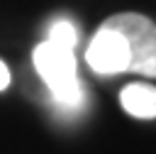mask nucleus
I'll return each mask as SVG.
<instances>
[{"mask_svg":"<svg viewBox=\"0 0 156 154\" xmlns=\"http://www.w3.org/2000/svg\"><path fill=\"white\" fill-rule=\"evenodd\" d=\"M127 44V71L156 78V22L139 12H119L102 22Z\"/></svg>","mask_w":156,"mask_h":154,"instance_id":"2","label":"nucleus"},{"mask_svg":"<svg viewBox=\"0 0 156 154\" xmlns=\"http://www.w3.org/2000/svg\"><path fill=\"white\" fill-rule=\"evenodd\" d=\"M10 86V68L5 66V61H0V90H5Z\"/></svg>","mask_w":156,"mask_h":154,"instance_id":"6","label":"nucleus"},{"mask_svg":"<svg viewBox=\"0 0 156 154\" xmlns=\"http://www.w3.org/2000/svg\"><path fill=\"white\" fill-rule=\"evenodd\" d=\"M85 59L95 73L110 76V73L127 71V44L115 29H107L100 24V29L95 32V37L88 44Z\"/></svg>","mask_w":156,"mask_h":154,"instance_id":"3","label":"nucleus"},{"mask_svg":"<svg viewBox=\"0 0 156 154\" xmlns=\"http://www.w3.org/2000/svg\"><path fill=\"white\" fill-rule=\"evenodd\" d=\"M119 103L134 117H141V120L156 117V88L154 86L132 83L119 93Z\"/></svg>","mask_w":156,"mask_h":154,"instance_id":"4","label":"nucleus"},{"mask_svg":"<svg viewBox=\"0 0 156 154\" xmlns=\"http://www.w3.org/2000/svg\"><path fill=\"white\" fill-rule=\"evenodd\" d=\"M34 66L44 83L49 86L54 100L61 108H80L83 103V90L76 76V59L73 49L56 46L51 42H41L34 49Z\"/></svg>","mask_w":156,"mask_h":154,"instance_id":"1","label":"nucleus"},{"mask_svg":"<svg viewBox=\"0 0 156 154\" xmlns=\"http://www.w3.org/2000/svg\"><path fill=\"white\" fill-rule=\"evenodd\" d=\"M46 42L56 44V46H63V49H73L76 42H78V34H76V27L73 22L68 20H56L49 24V37Z\"/></svg>","mask_w":156,"mask_h":154,"instance_id":"5","label":"nucleus"}]
</instances>
